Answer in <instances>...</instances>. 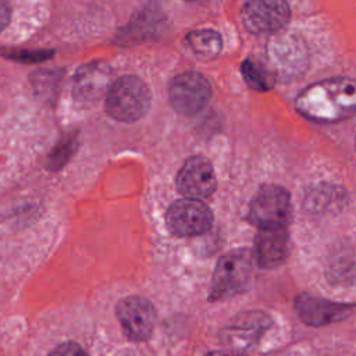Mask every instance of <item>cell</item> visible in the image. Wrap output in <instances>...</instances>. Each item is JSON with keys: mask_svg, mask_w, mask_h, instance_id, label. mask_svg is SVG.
<instances>
[{"mask_svg": "<svg viewBox=\"0 0 356 356\" xmlns=\"http://www.w3.org/2000/svg\"><path fill=\"white\" fill-rule=\"evenodd\" d=\"M295 106L305 118L314 122L348 120L356 114V79L335 76L314 82L299 93Z\"/></svg>", "mask_w": 356, "mask_h": 356, "instance_id": "6da1fadb", "label": "cell"}, {"mask_svg": "<svg viewBox=\"0 0 356 356\" xmlns=\"http://www.w3.org/2000/svg\"><path fill=\"white\" fill-rule=\"evenodd\" d=\"M254 263V256L249 249L239 248L224 253L216 264L209 299L213 302L227 300L248 291Z\"/></svg>", "mask_w": 356, "mask_h": 356, "instance_id": "7a4b0ae2", "label": "cell"}, {"mask_svg": "<svg viewBox=\"0 0 356 356\" xmlns=\"http://www.w3.org/2000/svg\"><path fill=\"white\" fill-rule=\"evenodd\" d=\"M152 106V92L149 86L134 75H124L115 79L104 102L106 113L120 122H134L140 120Z\"/></svg>", "mask_w": 356, "mask_h": 356, "instance_id": "3957f363", "label": "cell"}, {"mask_svg": "<svg viewBox=\"0 0 356 356\" xmlns=\"http://www.w3.org/2000/svg\"><path fill=\"white\" fill-rule=\"evenodd\" d=\"M248 220L259 229L286 227L292 220L289 192L280 185H263L250 200Z\"/></svg>", "mask_w": 356, "mask_h": 356, "instance_id": "277c9868", "label": "cell"}, {"mask_svg": "<svg viewBox=\"0 0 356 356\" xmlns=\"http://www.w3.org/2000/svg\"><path fill=\"white\" fill-rule=\"evenodd\" d=\"M168 99L177 113L195 115L200 113L211 99L210 82L195 71L182 72L171 81Z\"/></svg>", "mask_w": 356, "mask_h": 356, "instance_id": "5b68a950", "label": "cell"}, {"mask_svg": "<svg viewBox=\"0 0 356 356\" xmlns=\"http://www.w3.org/2000/svg\"><path fill=\"white\" fill-rule=\"evenodd\" d=\"M289 18L291 8L286 0H248L241 11L245 29L254 35L275 33Z\"/></svg>", "mask_w": 356, "mask_h": 356, "instance_id": "8992f818", "label": "cell"}, {"mask_svg": "<svg viewBox=\"0 0 356 356\" xmlns=\"http://www.w3.org/2000/svg\"><path fill=\"white\" fill-rule=\"evenodd\" d=\"M165 224L170 232L177 236H195L211 228L213 213L202 200L185 197L168 207Z\"/></svg>", "mask_w": 356, "mask_h": 356, "instance_id": "52a82bcc", "label": "cell"}, {"mask_svg": "<svg viewBox=\"0 0 356 356\" xmlns=\"http://www.w3.org/2000/svg\"><path fill=\"white\" fill-rule=\"evenodd\" d=\"M271 317L261 310H248L236 314L221 331V342L234 350L253 348L271 327Z\"/></svg>", "mask_w": 356, "mask_h": 356, "instance_id": "ba28073f", "label": "cell"}, {"mask_svg": "<svg viewBox=\"0 0 356 356\" xmlns=\"http://www.w3.org/2000/svg\"><path fill=\"white\" fill-rule=\"evenodd\" d=\"M124 334L135 342L149 339L156 323V310L150 300L142 296H127L115 307Z\"/></svg>", "mask_w": 356, "mask_h": 356, "instance_id": "9c48e42d", "label": "cell"}, {"mask_svg": "<svg viewBox=\"0 0 356 356\" xmlns=\"http://www.w3.org/2000/svg\"><path fill=\"white\" fill-rule=\"evenodd\" d=\"M177 189L189 199L203 200L210 197L217 186V178L211 163L203 156L189 157L177 174Z\"/></svg>", "mask_w": 356, "mask_h": 356, "instance_id": "30bf717a", "label": "cell"}, {"mask_svg": "<svg viewBox=\"0 0 356 356\" xmlns=\"http://www.w3.org/2000/svg\"><path fill=\"white\" fill-rule=\"evenodd\" d=\"M295 309L299 318L310 327H323L346 318L353 306L349 303L332 302L312 293H302L295 299Z\"/></svg>", "mask_w": 356, "mask_h": 356, "instance_id": "8fae6325", "label": "cell"}, {"mask_svg": "<svg viewBox=\"0 0 356 356\" xmlns=\"http://www.w3.org/2000/svg\"><path fill=\"white\" fill-rule=\"evenodd\" d=\"M289 254V234L286 227L259 229L254 238L253 256L259 267L274 268L281 266Z\"/></svg>", "mask_w": 356, "mask_h": 356, "instance_id": "7c38bea8", "label": "cell"}, {"mask_svg": "<svg viewBox=\"0 0 356 356\" xmlns=\"http://www.w3.org/2000/svg\"><path fill=\"white\" fill-rule=\"evenodd\" d=\"M270 56L277 74L286 78L302 74L307 63V53L303 42L292 35L274 38L270 44Z\"/></svg>", "mask_w": 356, "mask_h": 356, "instance_id": "4fadbf2b", "label": "cell"}, {"mask_svg": "<svg viewBox=\"0 0 356 356\" xmlns=\"http://www.w3.org/2000/svg\"><path fill=\"white\" fill-rule=\"evenodd\" d=\"M108 67L103 63H92L76 70L72 82V96L79 103H92L107 95L111 83Z\"/></svg>", "mask_w": 356, "mask_h": 356, "instance_id": "5bb4252c", "label": "cell"}, {"mask_svg": "<svg viewBox=\"0 0 356 356\" xmlns=\"http://www.w3.org/2000/svg\"><path fill=\"white\" fill-rule=\"evenodd\" d=\"M163 25L164 18L157 10L143 8L120 31L117 42L120 44H132L146 40L147 38H154L163 29Z\"/></svg>", "mask_w": 356, "mask_h": 356, "instance_id": "9a60e30c", "label": "cell"}, {"mask_svg": "<svg viewBox=\"0 0 356 356\" xmlns=\"http://www.w3.org/2000/svg\"><path fill=\"white\" fill-rule=\"evenodd\" d=\"M186 43L191 51L202 60H211L222 50L221 35L213 29L191 31L186 35Z\"/></svg>", "mask_w": 356, "mask_h": 356, "instance_id": "2e32d148", "label": "cell"}, {"mask_svg": "<svg viewBox=\"0 0 356 356\" xmlns=\"http://www.w3.org/2000/svg\"><path fill=\"white\" fill-rule=\"evenodd\" d=\"M345 193H341V188L332 185H318L312 188L305 196V207L312 211H328L338 209L345 199Z\"/></svg>", "mask_w": 356, "mask_h": 356, "instance_id": "e0dca14e", "label": "cell"}, {"mask_svg": "<svg viewBox=\"0 0 356 356\" xmlns=\"http://www.w3.org/2000/svg\"><path fill=\"white\" fill-rule=\"evenodd\" d=\"M241 71L246 83L254 90L266 92L271 89L274 85V81H275L274 72L268 71V68L257 60H252V58L243 60L241 65Z\"/></svg>", "mask_w": 356, "mask_h": 356, "instance_id": "ac0fdd59", "label": "cell"}, {"mask_svg": "<svg viewBox=\"0 0 356 356\" xmlns=\"http://www.w3.org/2000/svg\"><path fill=\"white\" fill-rule=\"evenodd\" d=\"M76 146H78V140H76L75 135L64 138L49 154L47 168L51 171H57V170L63 168L68 163V160L72 157V154L75 153Z\"/></svg>", "mask_w": 356, "mask_h": 356, "instance_id": "d6986e66", "label": "cell"}, {"mask_svg": "<svg viewBox=\"0 0 356 356\" xmlns=\"http://www.w3.org/2000/svg\"><path fill=\"white\" fill-rule=\"evenodd\" d=\"M53 50H24V51H10V54H6L8 58L21 61V63H38L42 60H46L53 56Z\"/></svg>", "mask_w": 356, "mask_h": 356, "instance_id": "ffe728a7", "label": "cell"}, {"mask_svg": "<svg viewBox=\"0 0 356 356\" xmlns=\"http://www.w3.org/2000/svg\"><path fill=\"white\" fill-rule=\"evenodd\" d=\"M49 356H88V353L75 342H64L54 348Z\"/></svg>", "mask_w": 356, "mask_h": 356, "instance_id": "44dd1931", "label": "cell"}, {"mask_svg": "<svg viewBox=\"0 0 356 356\" xmlns=\"http://www.w3.org/2000/svg\"><path fill=\"white\" fill-rule=\"evenodd\" d=\"M204 356H243V355H227L218 350H211V352H207Z\"/></svg>", "mask_w": 356, "mask_h": 356, "instance_id": "7402d4cb", "label": "cell"}, {"mask_svg": "<svg viewBox=\"0 0 356 356\" xmlns=\"http://www.w3.org/2000/svg\"><path fill=\"white\" fill-rule=\"evenodd\" d=\"M188 1H195V0H188Z\"/></svg>", "mask_w": 356, "mask_h": 356, "instance_id": "603a6c76", "label": "cell"}]
</instances>
